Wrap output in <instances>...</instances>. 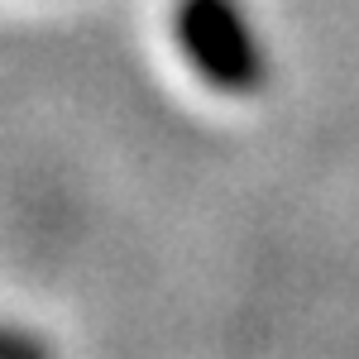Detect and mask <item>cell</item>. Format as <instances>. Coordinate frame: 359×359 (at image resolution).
Wrapping results in <instances>:
<instances>
[{
  "label": "cell",
  "instance_id": "6da1fadb",
  "mask_svg": "<svg viewBox=\"0 0 359 359\" xmlns=\"http://www.w3.org/2000/svg\"><path fill=\"white\" fill-rule=\"evenodd\" d=\"M172 29H177V48L216 91L249 96L264 86L269 67L235 0H182Z\"/></svg>",
  "mask_w": 359,
  "mask_h": 359
},
{
  "label": "cell",
  "instance_id": "7a4b0ae2",
  "mask_svg": "<svg viewBox=\"0 0 359 359\" xmlns=\"http://www.w3.org/2000/svg\"><path fill=\"white\" fill-rule=\"evenodd\" d=\"M0 359H53V350H48V340L29 335L25 326L0 321Z\"/></svg>",
  "mask_w": 359,
  "mask_h": 359
}]
</instances>
